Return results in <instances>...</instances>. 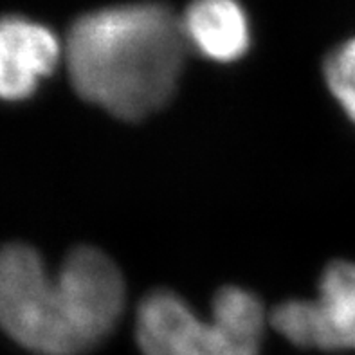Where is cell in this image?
<instances>
[{
    "mask_svg": "<svg viewBox=\"0 0 355 355\" xmlns=\"http://www.w3.org/2000/svg\"><path fill=\"white\" fill-rule=\"evenodd\" d=\"M186 45L182 22L166 4L134 2L78 18L69 31L65 58L81 98L135 121L171 99Z\"/></svg>",
    "mask_w": 355,
    "mask_h": 355,
    "instance_id": "obj_1",
    "label": "cell"
},
{
    "mask_svg": "<svg viewBox=\"0 0 355 355\" xmlns=\"http://www.w3.org/2000/svg\"><path fill=\"white\" fill-rule=\"evenodd\" d=\"M125 309V279L105 252L71 251L49 276L35 249H0V327L27 350L83 355L105 341Z\"/></svg>",
    "mask_w": 355,
    "mask_h": 355,
    "instance_id": "obj_2",
    "label": "cell"
},
{
    "mask_svg": "<svg viewBox=\"0 0 355 355\" xmlns=\"http://www.w3.org/2000/svg\"><path fill=\"white\" fill-rule=\"evenodd\" d=\"M263 327L260 300L240 287L216 293L209 321L177 294L155 291L137 311L135 336L143 355H260Z\"/></svg>",
    "mask_w": 355,
    "mask_h": 355,
    "instance_id": "obj_3",
    "label": "cell"
},
{
    "mask_svg": "<svg viewBox=\"0 0 355 355\" xmlns=\"http://www.w3.org/2000/svg\"><path fill=\"white\" fill-rule=\"evenodd\" d=\"M270 323L296 347L355 350V263H330L321 276L318 300L282 303Z\"/></svg>",
    "mask_w": 355,
    "mask_h": 355,
    "instance_id": "obj_4",
    "label": "cell"
},
{
    "mask_svg": "<svg viewBox=\"0 0 355 355\" xmlns=\"http://www.w3.org/2000/svg\"><path fill=\"white\" fill-rule=\"evenodd\" d=\"M51 29L22 17L0 18V98L17 101L35 92L60 60Z\"/></svg>",
    "mask_w": 355,
    "mask_h": 355,
    "instance_id": "obj_5",
    "label": "cell"
},
{
    "mask_svg": "<svg viewBox=\"0 0 355 355\" xmlns=\"http://www.w3.org/2000/svg\"><path fill=\"white\" fill-rule=\"evenodd\" d=\"M180 22L186 40L216 62H233L249 47L248 15L239 0H191Z\"/></svg>",
    "mask_w": 355,
    "mask_h": 355,
    "instance_id": "obj_6",
    "label": "cell"
},
{
    "mask_svg": "<svg viewBox=\"0 0 355 355\" xmlns=\"http://www.w3.org/2000/svg\"><path fill=\"white\" fill-rule=\"evenodd\" d=\"M323 69L330 92L355 123V38L330 51Z\"/></svg>",
    "mask_w": 355,
    "mask_h": 355,
    "instance_id": "obj_7",
    "label": "cell"
}]
</instances>
